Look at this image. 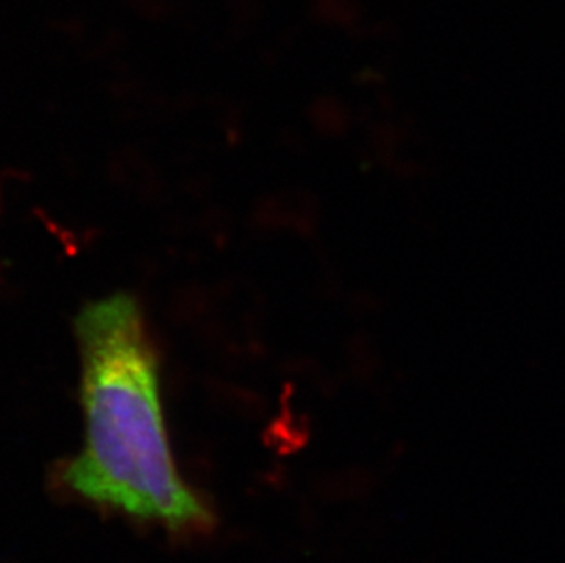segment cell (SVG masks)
Listing matches in <instances>:
<instances>
[{"label":"cell","instance_id":"cell-1","mask_svg":"<svg viewBox=\"0 0 565 563\" xmlns=\"http://www.w3.org/2000/svg\"><path fill=\"white\" fill-rule=\"evenodd\" d=\"M83 359L85 445L61 481L81 500L169 531H203L214 514L172 456L158 359L130 295L86 306L75 319Z\"/></svg>","mask_w":565,"mask_h":563}]
</instances>
